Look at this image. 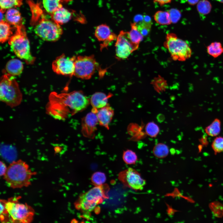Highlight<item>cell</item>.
<instances>
[{
  "mask_svg": "<svg viewBox=\"0 0 223 223\" xmlns=\"http://www.w3.org/2000/svg\"><path fill=\"white\" fill-rule=\"evenodd\" d=\"M0 176H4L7 171V168L6 165L2 161H0Z\"/></svg>",
  "mask_w": 223,
  "mask_h": 223,
  "instance_id": "37",
  "label": "cell"
},
{
  "mask_svg": "<svg viewBox=\"0 0 223 223\" xmlns=\"http://www.w3.org/2000/svg\"><path fill=\"white\" fill-rule=\"evenodd\" d=\"M6 68L8 73L14 76H18L22 73L24 66L20 60L17 59H12L7 62Z\"/></svg>",
  "mask_w": 223,
  "mask_h": 223,
  "instance_id": "19",
  "label": "cell"
},
{
  "mask_svg": "<svg viewBox=\"0 0 223 223\" xmlns=\"http://www.w3.org/2000/svg\"><path fill=\"white\" fill-rule=\"evenodd\" d=\"M95 114L99 125L108 129L109 124L114 114L112 108L108 104L98 110Z\"/></svg>",
  "mask_w": 223,
  "mask_h": 223,
  "instance_id": "15",
  "label": "cell"
},
{
  "mask_svg": "<svg viewBox=\"0 0 223 223\" xmlns=\"http://www.w3.org/2000/svg\"><path fill=\"white\" fill-rule=\"evenodd\" d=\"M221 125L220 120L218 118H215L205 128V132L209 136H217L221 132Z\"/></svg>",
  "mask_w": 223,
  "mask_h": 223,
  "instance_id": "24",
  "label": "cell"
},
{
  "mask_svg": "<svg viewBox=\"0 0 223 223\" xmlns=\"http://www.w3.org/2000/svg\"><path fill=\"white\" fill-rule=\"evenodd\" d=\"M169 150L168 146L162 143L156 144L154 147L153 152L156 157L162 159L166 157L169 153Z\"/></svg>",
  "mask_w": 223,
  "mask_h": 223,
  "instance_id": "26",
  "label": "cell"
},
{
  "mask_svg": "<svg viewBox=\"0 0 223 223\" xmlns=\"http://www.w3.org/2000/svg\"><path fill=\"white\" fill-rule=\"evenodd\" d=\"M207 51L209 55L216 58L223 53V48L220 42H213L207 47Z\"/></svg>",
  "mask_w": 223,
  "mask_h": 223,
  "instance_id": "27",
  "label": "cell"
},
{
  "mask_svg": "<svg viewBox=\"0 0 223 223\" xmlns=\"http://www.w3.org/2000/svg\"><path fill=\"white\" fill-rule=\"evenodd\" d=\"M71 0H43V6L46 11L51 15L58 8L63 7L62 3Z\"/></svg>",
  "mask_w": 223,
  "mask_h": 223,
  "instance_id": "21",
  "label": "cell"
},
{
  "mask_svg": "<svg viewBox=\"0 0 223 223\" xmlns=\"http://www.w3.org/2000/svg\"><path fill=\"white\" fill-rule=\"evenodd\" d=\"M122 158L125 162L128 164H135L138 159L136 153L130 150H127L124 151Z\"/></svg>",
  "mask_w": 223,
  "mask_h": 223,
  "instance_id": "30",
  "label": "cell"
},
{
  "mask_svg": "<svg viewBox=\"0 0 223 223\" xmlns=\"http://www.w3.org/2000/svg\"><path fill=\"white\" fill-rule=\"evenodd\" d=\"M5 18L6 21L15 27L23 25L21 14L15 9L12 8L8 9L6 12Z\"/></svg>",
  "mask_w": 223,
  "mask_h": 223,
  "instance_id": "18",
  "label": "cell"
},
{
  "mask_svg": "<svg viewBox=\"0 0 223 223\" xmlns=\"http://www.w3.org/2000/svg\"><path fill=\"white\" fill-rule=\"evenodd\" d=\"M76 57H67L62 54L57 57L52 63L53 71L58 74L72 77L75 71Z\"/></svg>",
  "mask_w": 223,
  "mask_h": 223,
  "instance_id": "12",
  "label": "cell"
},
{
  "mask_svg": "<svg viewBox=\"0 0 223 223\" xmlns=\"http://www.w3.org/2000/svg\"><path fill=\"white\" fill-rule=\"evenodd\" d=\"M47 111L58 119H63L72 110L74 114L85 109L90 103V100L79 91L58 94L51 93L49 96Z\"/></svg>",
  "mask_w": 223,
  "mask_h": 223,
  "instance_id": "1",
  "label": "cell"
},
{
  "mask_svg": "<svg viewBox=\"0 0 223 223\" xmlns=\"http://www.w3.org/2000/svg\"><path fill=\"white\" fill-rule=\"evenodd\" d=\"M20 196L9 199L5 207L8 212L10 221L13 223H29L32 222L34 210L26 203H19Z\"/></svg>",
  "mask_w": 223,
  "mask_h": 223,
  "instance_id": "6",
  "label": "cell"
},
{
  "mask_svg": "<svg viewBox=\"0 0 223 223\" xmlns=\"http://www.w3.org/2000/svg\"><path fill=\"white\" fill-rule=\"evenodd\" d=\"M134 22L138 30L144 37L149 34L152 25V20L150 17L144 16L141 20Z\"/></svg>",
  "mask_w": 223,
  "mask_h": 223,
  "instance_id": "20",
  "label": "cell"
},
{
  "mask_svg": "<svg viewBox=\"0 0 223 223\" xmlns=\"http://www.w3.org/2000/svg\"><path fill=\"white\" fill-rule=\"evenodd\" d=\"M6 200L1 199L0 203V220L2 222H7L10 221L8 212L6 209L5 205Z\"/></svg>",
  "mask_w": 223,
  "mask_h": 223,
  "instance_id": "34",
  "label": "cell"
},
{
  "mask_svg": "<svg viewBox=\"0 0 223 223\" xmlns=\"http://www.w3.org/2000/svg\"><path fill=\"white\" fill-rule=\"evenodd\" d=\"M0 99L10 107L19 106L22 99V94L15 78L8 73L1 78Z\"/></svg>",
  "mask_w": 223,
  "mask_h": 223,
  "instance_id": "4",
  "label": "cell"
},
{
  "mask_svg": "<svg viewBox=\"0 0 223 223\" xmlns=\"http://www.w3.org/2000/svg\"><path fill=\"white\" fill-rule=\"evenodd\" d=\"M212 8L211 3L207 0H201L197 4V9L201 15H204L208 14Z\"/></svg>",
  "mask_w": 223,
  "mask_h": 223,
  "instance_id": "29",
  "label": "cell"
},
{
  "mask_svg": "<svg viewBox=\"0 0 223 223\" xmlns=\"http://www.w3.org/2000/svg\"><path fill=\"white\" fill-rule=\"evenodd\" d=\"M22 4V0H0L1 12L3 13L7 9L20 7Z\"/></svg>",
  "mask_w": 223,
  "mask_h": 223,
  "instance_id": "28",
  "label": "cell"
},
{
  "mask_svg": "<svg viewBox=\"0 0 223 223\" xmlns=\"http://www.w3.org/2000/svg\"><path fill=\"white\" fill-rule=\"evenodd\" d=\"M220 2L223 3V0H215Z\"/></svg>",
  "mask_w": 223,
  "mask_h": 223,
  "instance_id": "40",
  "label": "cell"
},
{
  "mask_svg": "<svg viewBox=\"0 0 223 223\" xmlns=\"http://www.w3.org/2000/svg\"><path fill=\"white\" fill-rule=\"evenodd\" d=\"M94 35L98 40L103 42L101 44V49L107 47L111 42L116 39L117 37V36L112 32L109 26L104 24L97 26Z\"/></svg>",
  "mask_w": 223,
  "mask_h": 223,
  "instance_id": "14",
  "label": "cell"
},
{
  "mask_svg": "<svg viewBox=\"0 0 223 223\" xmlns=\"http://www.w3.org/2000/svg\"><path fill=\"white\" fill-rule=\"evenodd\" d=\"M110 96V94L107 95L101 92L93 94L90 100V103L93 107L91 112L96 113L98 110L107 105L108 100Z\"/></svg>",
  "mask_w": 223,
  "mask_h": 223,
  "instance_id": "16",
  "label": "cell"
},
{
  "mask_svg": "<svg viewBox=\"0 0 223 223\" xmlns=\"http://www.w3.org/2000/svg\"><path fill=\"white\" fill-rule=\"evenodd\" d=\"M10 24L7 21L1 20L0 23V41L4 43L9 40L12 36V32Z\"/></svg>",
  "mask_w": 223,
  "mask_h": 223,
  "instance_id": "23",
  "label": "cell"
},
{
  "mask_svg": "<svg viewBox=\"0 0 223 223\" xmlns=\"http://www.w3.org/2000/svg\"><path fill=\"white\" fill-rule=\"evenodd\" d=\"M155 21L161 25H168L172 23L170 15L168 11H158L154 15Z\"/></svg>",
  "mask_w": 223,
  "mask_h": 223,
  "instance_id": "22",
  "label": "cell"
},
{
  "mask_svg": "<svg viewBox=\"0 0 223 223\" xmlns=\"http://www.w3.org/2000/svg\"><path fill=\"white\" fill-rule=\"evenodd\" d=\"M188 3L190 5H194L197 4L199 0H186Z\"/></svg>",
  "mask_w": 223,
  "mask_h": 223,
  "instance_id": "39",
  "label": "cell"
},
{
  "mask_svg": "<svg viewBox=\"0 0 223 223\" xmlns=\"http://www.w3.org/2000/svg\"><path fill=\"white\" fill-rule=\"evenodd\" d=\"M106 177L105 174L102 172H97L92 176L91 181L92 183L95 186H100L103 184Z\"/></svg>",
  "mask_w": 223,
  "mask_h": 223,
  "instance_id": "32",
  "label": "cell"
},
{
  "mask_svg": "<svg viewBox=\"0 0 223 223\" xmlns=\"http://www.w3.org/2000/svg\"><path fill=\"white\" fill-rule=\"evenodd\" d=\"M164 45L174 60L185 61L191 56L192 50L188 44L174 33L166 34Z\"/></svg>",
  "mask_w": 223,
  "mask_h": 223,
  "instance_id": "7",
  "label": "cell"
},
{
  "mask_svg": "<svg viewBox=\"0 0 223 223\" xmlns=\"http://www.w3.org/2000/svg\"><path fill=\"white\" fill-rule=\"evenodd\" d=\"M108 189L107 185L95 186L79 196L75 203L76 208L84 215L89 216L97 206L107 198Z\"/></svg>",
  "mask_w": 223,
  "mask_h": 223,
  "instance_id": "3",
  "label": "cell"
},
{
  "mask_svg": "<svg viewBox=\"0 0 223 223\" xmlns=\"http://www.w3.org/2000/svg\"><path fill=\"white\" fill-rule=\"evenodd\" d=\"M145 129L146 134L152 138L156 137L160 132L159 126L153 122H148L146 125Z\"/></svg>",
  "mask_w": 223,
  "mask_h": 223,
  "instance_id": "31",
  "label": "cell"
},
{
  "mask_svg": "<svg viewBox=\"0 0 223 223\" xmlns=\"http://www.w3.org/2000/svg\"><path fill=\"white\" fill-rule=\"evenodd\" d=\"M99 67L94 55L78 56L75 61L74 75L83 79H89Z\"/></svg>",
  "mask_w": 223,
  "mask_h": 223,
  "instance_id": "9",
  "label": "cell"
},
{
  "mask_svg": "<svg viewBox=\"0 0 223 223\" xmlns=\"http://www.w3.org/2000/svg\"><path fill=\"white\" fill-rule=\"evenodd\" d=\"M15 33L9 40L8 43L15 54L24 60L28 64H32L35 60L32 55L29 42L23 25L16 27Z\"/></svg>",
  "mask_w": 223,
  "mask_h": 223,
  "instance_id": "5",
  "label": "cell"
},
{
  "mask_svg": "<svg viewBox=\"0 0 223 223\" xmlns=\"http://www.w3.org/2000/svg\"><path fill=\"white\" fill-rule=\"evenodd\" d=\"M51 15L53 21L62 25L68 22L71 19L72 13L69 10L62 7L56 10Z\"/></svg>",
  "mask_w": 223,
  "mask_h": 223,
  "instance_id": "17",
  "label": "cell"
},
{
  "mask_svg": "<svg viewBox=\"0 0 223 223\" xmlns=\"http://www.w3.org/2000/svg\"><path fill=\"white\" fill-rule=\"evenodd\" d=\"M173 0H153L154 2L158 4L160 6L170 3Z\"/></svg>",
  "mask_w": 223,
  "mask_h": 223,
  "instance_id": "38",
  "label": "cell"
},
{
  "mask_svg": "<svg viewBox=\"0 0 223 223\" xmlns=\"http://www.w3.org/2000/svg\"><path fill=\"white\" fill-rule=\"evenodd\" d=\"M118 179L124 186L136 191L142 190L146 184L140 173L131 168L120 172Z\"/></svg>",
  "mask_w": 223,
  "mask_h": 223,
  "instance_id": "11",
  "label": "cell"
},
{
  "mask_svg": "<svg viewBox=\"0 0 223 223\" xmlns=\"http://www.w3.org/2000/svg\"><path fill=\"white\" fill-rule=\"evenodd\" d=\"M34 32L42 40L49 42L57 41L63 33L60 25L45 19L39 21L35 27Z\"/></svg>",
  "mask_w": 223,
  "mask_h": 223,
  "instance_id": "8",
  "label": "cell"
},
{
  "mask_svg": "<svg viewBox=\"0 0 223 223\" xmlns=\"http://www.w3.org/2000/svg\"><path fill=\"white\" fill-rule=\"evenodd\" d=\"M129 37L134 44L139 45L143 40L144 37L138 30L135 23L131 24V30L128 32Z\"/></svg>",
  "mask_w": 223,
  "mask_h": 223,
  "instance_id": "25",
  "label": "cell"
},
{
  "mask_svg": "<svg viewBox=\"0 0 223 223\" xmlns=\"http://www.w3.org/2000/svg\"><path fill=\"white\" fill-rule=\"evenodd\" d=\"M37 174L32 172L25 162L19 160L13 161L7 168L4 179L8 185L13 188L27 187L31 184L32 176Z\"/></svg>",
  "mask_w": 223,
  "mask_h": 223,
  "instance_id": "2",
  "label": "cell"
},
{
  "mask_svg": "<svg viewBox=\"0 0 223 223\" xmlns=\"http://www.w3.org/2000/svg\"><path fill=\"white\" fill-rule=\"evenodd\" d=\"M210 208L215 216L221 217L223 215V206L218 202H215L210 204Z\"/></svg>",
  "mask_w": 223,
  "mask_h": 223,
  "instance_id": "35",
  "label": "cell"
},
{
  "mask_svg": "<svg viewBox=\"0 0 223 223\" xmlns=\"http://www.w3.org/2000/svg\"><path fill=\"white\" fill-rule=\"evenodd\" d=\"M116 40L115 45L116 55L117 58L120 59H127L139 46L132 42L128 32L121 31L117 36Z\"/></svg>",
  "mask_w": 223,
  "mask_h": 223,
  "instance_id": "10",
  "label": "cell"
},
{
  "mask_svg": "<svg viewBox=\"0 0 223 223\" xmlns=\"http://www.w3.org/2000/svg\"><path fill=\"white\" fill-rule=\"evenodd\" d=\"M211 147L215 154L223 152V137L216 136L212 142Z\"/></svg>",
  "mask_w": 223,
  "mask_h": 223,
  "instance_id": "33",
  "label": "cell"
},
{
  "mask_svg": "<svg viewBox=\"0 0 223 223\" xmlns=\"http://www.w3.org/2000/svg\"><path fill=\"white\" fill-rule=\"evenodd\" d=\"M98 123L95 113L92 112L88 113L82 120L81 131L83 136L89 138H94Z\"/></svg>",
  "mask_w": 223,
  "mask_h": 223,
  "instance_id": "13",
  "label": "cell"
},
{
  "mask_svg": "<svg viewBox=\"0 0 223 223\" xmlns=\"http://www.w3.org/2000/svg\"><path fill=\"white\" fill-rule=\"evenodd\" d=\"M168 12L170 15L172 23L177 22L181 17V12L178 10L174 9H171Z\"/></svg>",
  "mask_w": 223,
  "mask_h": 223,
  "instance_id": "36",
  "label": "cell"
}]
</instances>
